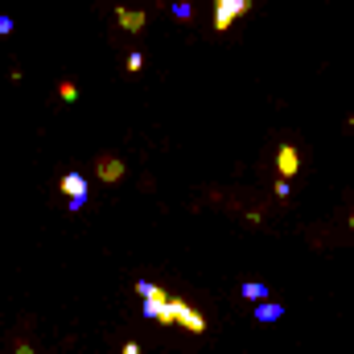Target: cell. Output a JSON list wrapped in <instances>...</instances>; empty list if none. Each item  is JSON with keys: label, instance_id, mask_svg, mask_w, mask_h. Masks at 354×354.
Masks as SVG:
<instances>
[{"label": "cell", "instance_id": "1", "mask_svg": "<svg viewBox=\"0 0 354 354\" xmlns=\"http://www.w3.org/2000/svg\"><path fill=\"white\" fill-rule=\"evenodd\" d=\"M169 313H174V326H181V330H189L194 338L198 334H206V317L189 305V301H181V297H169Z\"/></svg>", "mask_w": 354, "mask_h": 354}, {"label": "cell", "instance_id": "2", "mask_svg": "<svg viewBox=\"0 0 354 354\" xmlns=\"http://www.w3.org/2000/svg\"><path fill=\"white\" fill-rule=\"evenodd\" d=\"M243 12H252V0H218V4H214V29L227 33Z\"/></svg>", "mask_w": 354, "mask_h": 354}, {"label": "cell", "instance_id": "3", "mask_svg": "<svg viewBox=\"0 0 354 354\" xmlns=\"http://www.w3.org/2000/svg\"><path fill=\"white\" fill-rule=\"evenodd\" d=\"M95 177H99L103 185H115V181L128 177V165H124L120 157H99V161H95Z\"/></svg>", "mask_w": 354, "mask_h": 354}, {"label": "cell", "instance_id": "4", "mask_svg": "<svg viewBox=\"0 0 354 354\" xmlns=\"http://www.w3.org/2000/svg\"><path fill=\"white\" fill-rule=\"evenodd\" d=\"M297 169H301V153H297V145H280V153H276V174H280V181L297 177Z\"/></svg>", "mask_w": 354, "mask_h": 354}, {"label": "cell", "instance_id": "5", "mask_svg": "<svg viewBox=\"0 0 354 354\" xmlns=\"http://www.w3.org/2000/svg\"><path fill=\"white\" fill-rule=\"evenodd\" d=\"M58 185H62L66 202H87V194H91V185H87V177H83V174H66Z\"/></svg>", "mask_w": 354, "mask_h": 354}, {"label": "cell", "instance_id": "6", "mask_svg": "<svg viewBox=\"0 0 354 354\" xmlns=\"http://www.w3.org/2000/svg\"><path fill=\"white\" fill-rule=\"evenodd\" d=\"M115 21H120V29H128V33H140L149 17H145L140 8H115Z\"/></svg>", "mask_w": 354, "mask_h": 354}, {"label": "cell", "instance_id": "7", "mask_svg": "<svg viewBox=\"0 0 354 354\" xmlns=\"http://www.w3.org/2000/svg\"><path fill=\"white\" fill-rule=\"evenodd\" d=\"M239 297L252 301V305H264L268 301V284L264 280H243V284H239Z\"/></svg>", "mask_w": 354, "mask_h": 354}, {"label": "cell", "instance_id": "8", "mask_svg": "<svg viewBox=\"0 0 354 354\" xmlns=\"http://www.w3.org/2000/svg\"><path fill=\"white\" fill-rule=\"evenodd\" d=\"M280 317H284V305H276V301L256 305V322H280Z\"/></svg>", "mask_w": 354, "mask_h": 354}, {"label": "cell", "instance_id": "9", "mask_svg": "<svg viewBox=\"0 0 354 354\" xmlns=\"http://www.w3.org/2000/svg\"><path fill=\"white\" fill-rule=\"evenodd\" d=\"M136 292H140L145 301H153V297H165V288H161L157 280H136Z\"/></svg>", "mask_w": 354, "mask_h": 354}, {"label": "cell", "instance_id": "10", "mask_svg": "<svg viewBox=\"0 0 354 354\" xmlns=\"http://www.w3.org/2000/svg\"><path fill=\"white\" fill-rule=\"evenodd\" d=\"M140 66H145V54H140V50H132V54H128V62H124V71H128V75H140Z\"/></svg>", "mask_w": 354, "mask_h": 354}, {"label": "cell", "instance_id": "11", "mask_svg": "<svg viewBox=\"0 0 354 354\" xmlns=\"http://www.w3.org/2000/svg\"><path fill=\"white\" fill-rule=\"evenodd\" d=\"M58 99L75 103V99H79V87H75V83H58Z\"/></svg>", "mask_w": 354, "mask_h": 354}, {"label": "cell", "instance_id": "12", "mask_svg": "<svg viewBox=\"0 0 354 354\" xmlns=\"http://www.w3.org/2000/svg\"><path fill=\"white\" fill-rule=\"evenodd\" d=\"M174 17H177V21H189V17H194V8H189L185 0H174Z\"/></svg>", "mask_w": 354, "mask_h": 354}, {"label": "cell", "instance_id": "13", "mask_svg": "<svg viewBox=\"0 0 354 354\" xmlns=\"http://www.w3.org/2000/svg\"><path fill=\"white\" fill-rule=\"evenodd\" d=\"M272 189H276V198H288V194H292V185H288V181H276Z\"/></svg>", "mask_w": 354, "mask_h": 354}, {"label": "cell", "instance_id": "14", "mask_svg": "<svg viewBox=\"0 0 354 354\" xmlns=\"http://www.w3.org/2000/svg\"><path fill=\"white\" fill-rule=\"evenodd\" d=\"M12 354H37V351H33L29 342H17V346H12Z\"/></svg>", "mask_w": 354, "mask_h": 354}, {"label": "cell", "instance_id": "15", "mask_svg": "<svg viewBox=\"0 0 354 354\" xmlns=\"http://www.w3.org/2000/svg\"><path fill=\"white\" fill-rule=\"evenodd\" d=\"M0 33H12V17H0Z\"/></svg>", "mask_w": 354, "mask_h": 354}, {"label": "cell", "instance_id": "16", "mask_svg": "<svg viewBox=\"0 0 354 354\" xmlns=\"http://www.w3.org/2000/svg\"><path fill=\"white\" fill-rule=\"evenodd\" d=\"M120 354H140V346H136V342H128V346H124Z\"/></svg>", "mask_w": 354, "mask_h": 354}, {"label": "cell", "instance_id": "17", "mask_svg": "<svg viewBox=\"0 0 354 354\" xmlns=\"http://www.w3.org/2000/svg\"><path fill=\"white\" fill-rule=\"evenodd\" d=\"M351 227H354V214H351Z\"/></svg>", "mask_w": 354, "mask_h": 354}, {"label": "cell", "instance_id": "18", "mask_svg": "<svg viewBox=\"0 0 354 354\" xmlns=\"http://www.w3.org/2000/svg\"><path fill=\"white\" fill-rule=\"evenodd\" d=\"M214 4H218V0H214Z\"/></svg>", "mask_w": 354, "mask_h": 354}]
</instances>
